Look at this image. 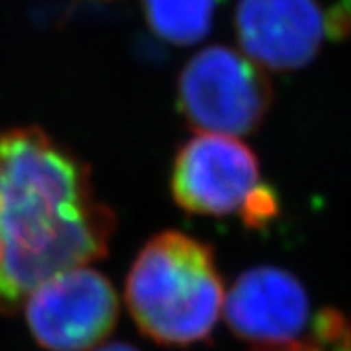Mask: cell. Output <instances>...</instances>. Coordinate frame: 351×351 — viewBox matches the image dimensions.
<instances>
[{"label":"cell","mask_w":351,"mask_h":351,"mask_svg":"<svg viewBox=\"0 0 351 351\" xmlns=\"http://www.w3.org/2000/svg\"><path fill=\"white\" fill-rule=\"evenodd\" d=\"M112 230V213L75 154L39 127L0 133V308L100 260Z\"/></svg>","instance_id":"cell-1"},{"label":"cell","mask_w":351,"mask_h":351,"mask_svg":"<svg viewBox=\"0 0 351 351\" xmlns=\"http://www.w3.org/2000/svg\"><path fill=\"white\" fill-rule=\"evenodd\" d=\"M225 295L213 248L178 230L149 240L127 276L129 313L162 346L188 348L209 338Z\"/></svg>","instance_id":"cell-2"},{"label":"cell","mask_w":351,"mask_h":351,"mask_svg":"<svg viewBox=\"0 0 351 351\" xmlns=\"http://www.w3.org/2000/svg\"><path fill=\"white\" fill-rule=\"evenodd\" d=\"M271 100L262 69L225 45L195 53L178 76V108L201 133L248 135L262 125Z\"/></svg>","instance_id":"cell-3"},{"label":"cell","mask_w":351,"mask_h":351,"mask_svg":"<svg viewBox=\"0 0 351 351\" xmlns=\"http://www.w3.org/2000/svg\"><path fill=\"white\" fill-rule=\"evenodd\" d=\"M117 313L108 277L84 265L53 276L25 299L29 332L49 351L96 348L112 334Z\"/></svg>","instance_id":"cell-4"},{"label":"cell","mask_w":351,"mask_h":351,"mask_svg":"<svg viewBox=\"0 0 351 351\" xmlns=\"http://www.w3.org/2000/svg\"><path fill=\"white\" fill-rule=\"evenodd\" d=\"M260 186L258 156L239 138L201 133L176 154L172 195L191 215L240 217Z\"/></svg>","instance_id":"cell-5"},{"label":"cell","mask_w":351,"mask_h":351,"mask_svg":"<svg viewBox=\"0 0 351 351\" xmlns=\"http://www.w3.org/2000/svg\"><path fill=\"white\" fill-rule=\"evenodd\" d=\"M223 314L230 332L252 351L281 350L304 341L311 301L299 277L276 265L242 271L225 295Z\"/></svg>","instance_id":"cell-6"},{"label":"cell","mask_w":351,"mask_h":351,"mask_svg":"<svg viewBox=\"0 0 351 351\" xmlns=\"http://www.w3.org/2000/svg\"><path fill=\"white\" fill-rule=\"evenodd\" d=\"M234 25L242 51L274 71L308 64L326 36L316 0H240Z\"/></svg>","instance_id":"cell-7"},{"label":"cell","mask_w":351,"mask_h":351,"mask_svg":"<svg viewBox=\"0 0 351 351\" xmlns=\"http://www.w3.org/2000/svg\"><path fill=\"white\" fill-rule=\"evenodd\" d=\"M158 38L174 45L197 43L211 32L219 0H141Z\"/></svg>","instance_id":"cell-8"},{"label":"cell","mask_w":351,"mask_h":351,"mask_svg":"<svg viewBox=\"0 0 351 351\" xmlns=\"http://www.w3.org/2000/svg\"><path fill=\"white\" fill-rule=\"evenodd\" d=\"M279 215V197L274 188L262 184L250 197V203L242 211L240 219L248 228H263Z\"/></svg>","instance_id":"cell-9"},{"label":"cell","mask_w":351,"mask_h":351,"mask_svg":"<svg viewBox=\"0 0 351 351\" xmlns=\"http://www.w3.org/2000/svg\"><path fill=\"white\" fill-rule=\"evenodd\" d=\"M326 16L328 38L341 41L351 36V0H339Z\"/></svg>","instance_id":"cell-10"},{"label":"cell","mask_w":351,"mask_h":351,"mask_svg":"<svg viewBox=\"0 0 351 351\" xmlns=\"http://www.w3.org/2000/svg\"><path fill=\"white\" fill-rule=\"evenodd\" d=\"M267 351H324L320 346H316L311 339H304L301 343H295V346H287V348H281V350H267Z\"/></svg>","instance_id":"cell-11"},{"label":"cell","mask_w":351,"mask_h":351,"mask_svg":"<svg viewBox=\"0 0 351 351\" xmlns=\"http://www.w3.org/2000/svg\"><path fill=\"white\" fill-rule=\"evenodd\" d=\"M94 351H138L137 348L129 346V343H121V341H115V343H108V346H101L96 348Z\"/></svg>","instance_id":"cell-12"},{"label":"cell","mask_w":351,"mask_h":351,"mask_svg":"<svg viewBox=\"0 0 351 351\" xmlns=\"http://www.w3.org/2000/svg\"><path fill=\"white\" fill-rule=\"evenodd\" d=\"M106 2H110V0H106Z\"/></svg>","instance_id":"cell-13"}]
</instances>
